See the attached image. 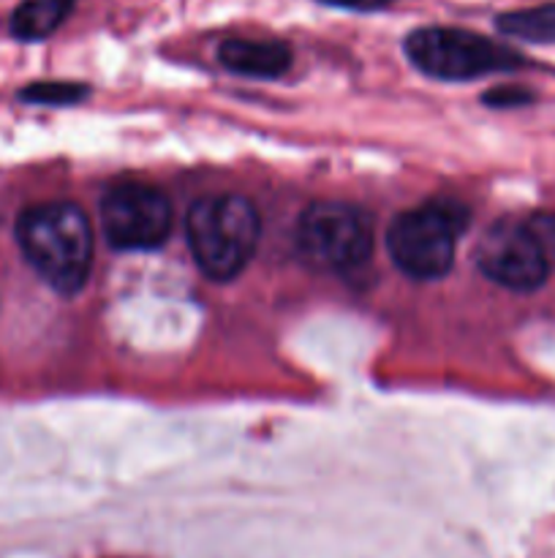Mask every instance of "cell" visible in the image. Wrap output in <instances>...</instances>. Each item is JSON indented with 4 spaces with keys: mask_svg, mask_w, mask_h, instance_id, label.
I'll list each match as a JSON object with an SVG mask.
<instances>
[{
    "mask_svg": "<svg viewBox=\"0 0 555 558\" xmlns=\"http://www.w3.org/2000/svg\"><path fill=\"white\" fill-rule=\"evenodd\" d=\"M16 243L27 265L60 294H76L92 267V229L69 202L27 207L16 221Z\"/></svg>",
    "mask_w": 555,
    "mask_h": 558,
    "instance_id": "obj_1",
    "label": "cell"
},
{
    "mask_svg": "<svg viewBox=\"0 0 555 558\" xmlns=\"http://www.w3.org/2000/svg\"><path fill=\"white\" fill-rule=\"evenodd\" d=\"M185 232L199 270L212 281H232L254 259L261 223L245 196L212 194L190 207Z\"/></svg>",
    "mask_w": 555,
    "mask_h": 558,
    "instance_id": "obj_2",
    "label": "cell"
},
{
    "mask_svg": "<svg viewBox=\"0 0 555 558\" xmlns=\"http://www.w3.org/2000/svg\"><path fill=\"white\" fill-rule=\"evenodd\" d=\"M466 227L468 210L449 199H435L400 213L386 234L392 262L417 281H435L449 272L457 240Z\"/></svg>",
    "mask_w": 555,
    "mask_h": 558,
    "instance_id": "obj_3",
    "label": "cell"
},
{
    "mask_svg": "<svg viewBox=\"0 0 555 558\" xmlns=\"http://www.w3.org/2000/svg\"><path fill=\"white\" fill-rule=\"evenodd\" d=\"M406 54L422 74L444 82H468L526 63L515 49L460 27H419L406 38Z\"/></svg>",
    "mask_w": 555,
    "mask_h": 558,
    "instance_id": "obj_4",
    "label": "cell"
},
{
    "mask_svg": "<svg viewBox=\"0 0 555 558\" xmlns=\"http://www.w3.org/2000/svg\"><path fill=\"white\" fill-rule=\"evenodd\" d=\"M297 245L305 259L321 270H357L373 251V223L359 207L319 202L299 216Z\"/></svg>",
    "mask_w": 555,
    "mask_h": 558,
    "instance_id": "obj_5",
    "label": "cell"
},
{
    "mask_svg": "<svg viewBox=\"0 0 555 558\" xmlns=\"http://www.w3.org/2000/svg\"><path fill=\"white\" fill-rule=\"evenodd\" d=\"M101 227L120 251L158 248L172 229V205L147 183H120L101 202Z\"/></svg>",
    "mask_w": 555,
    "mask_h": 558,
    "instance_id": "obj_6",
    "label": "cell"
},
{
    "mask_svg": "<svg viewBox=\"0 0 555 558\" xmlns=\"http://www.w3.org/2000/svg\"><path fill=\"white\" fill-rule=\"evenodd\" d=\"M479 270L511 292H533L550 276V262L526 221L504 218L482 234L477 248Z\"/></svg>",
    "mask_w": 555,
    "mask_h": 558,
    "instance_id": "obj_7",
    "label": "cell"
},
{
    "mask_svg": "<svg viewBox=\"0 0 555 558\" xmlns=\"http://www.w3.org/2000/svg\"><path fill=\"white\" fill-rule=\"evenodd\" d=\"M218 58L234 74L256 80H275L292 69V49L275 38H226Z\"/></svg>",
    "mask_w": 555,
    "mask_h": 558,
    "instance_id": "obj_8",
    "label": "cell"
},
{
    "mask_svg": "<svg viewBox=\"0 0 555 558\" xmlns=\"http://www.w3.org/2000/svg\"><path fill=\"white\" fill-rule=\"evenodd\" d=\"M74 9V0H22L11 14V36L20 41H41L52 36Z\"/></svg>",
    "mask_w": 555,
    "mask_h": 558,
    "instance_id": "obj_9",
    "label": "cell"
},
{
    "mask_svg": "<svg viewBox=\"0 0 555 558\" xmlns=\"http://www.w3.org/2000/svg\"><path fill=\"white\" fill-rule=\"evenodd\" d=\"M504 36L528 44H555V3L533 5V9L506 11L495 20Z\"/></svg>",
    "mask_w": 555,
    "mask_h": 558,
    "instance_id": "obj_10",
    "label": "cell"
},
{
    "mask_svg": "<svg viewBox=\"0 0 555 558\" xmlns=\"http://www.w3.org/2000/svg\"><path fill=\"white\" fill-rule=\"evenodd\" d=\"M22 101L44 104V107H65L87 96V87L79 82H33L20 93Z\"/></svg>",
    "mask_w": 555,
    "mask_h": 558,
    "instance_id": "obj_11",
    "label": "cell"
},
{
    "mask_svg": "<svg viewBox=\"0 0 555 558\" xmlns=\"http://www.w3.org/2000/svg\"><path fill=\"white\" fill-rule=\"evenodd\" d=\"M528 229L536 238L539 248L544 251L547 262L553 265L555 262V213H536V216L528 218Z\"/></svg>",
    "mask_w": 555,
    "mask_h": 558,
    "instance_id": "obj_12",
    "label": "cell"
},
{
    "mask_svg": "<svg viewBox=\"0 0 555 558\" xmlns=\"http://www.w3.org/2000/svg\"><path fill=\"white\" fill-rule=\"evenodd\" d=\"M533 101V96L528 90H522V87H495V90L484 93V104H490V107H498V109H506V107H522V104Z\"/></svg>",
    "mask_w": 555,
    "mask_h": 558,
    "instance_id": "obj_13",
    "label": "cell"
},
{
    "mask_svg": "<svg viewBox=\"0 0 555 558\" xmlns=\"http://www.w3.org/2000/svg\"><path fill=\"white\" fill-rule=\"evenodd\" d=\"M326 5H335V9H348V11H381L390 9L395 0H321Z\"/></svg>",
    "mask_w": 555,
    "mask_h": 558,
    "instance_id": "obj_14",
    "label": "cell"
}]
</instances>
